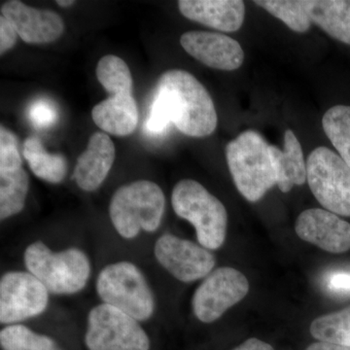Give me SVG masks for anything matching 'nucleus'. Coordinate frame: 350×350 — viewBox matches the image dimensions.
Returning <instances> with one entry per match:
<instances>
[{
    "label": "nucleus",
    "instance_id": "f257e3e1",
    "mask_svg": "<svg viewBox=\"0 0 350 350\" xmlns=\"http://www.w3.org/2000/svg\"><path fill=\"white\" fill-rule=\"evenodd\" d=\"M165 101L170 121L184 135L206 137L217 126V113L211 94L194 75L181 69L165 71L157 93Z\"/></svg>",
    "mask_w": 350,
    "mask_h": 350
},
{
    "label": "nucleus",
    "instance_id": "f03ea898",
    "mask_svg": "<svg viewBox=\"0 0 350 350\" xmlns=\"http://www.w3.org/2000/svg\"><path fill=\"white\" fill-rule=\"evenodd\" d=\"M226 158L239 192L251 202H258L276 185L269 144L257 131L248 130L226 146Z\"/></svg>",
    "mask_w": 350,
    "mask_h": 350
},
{
    "label": "nucleus",
    "instance_id": "7ed1b4c3",
    "mask_svg": "<svg viewBox=\"0 0 350 350\" xmlns=\"http://www.w3.org/2000/svg\"><path fill=\"white\" fill-rule=\"evenodd\" d=\"M165 198L154 182L138 180L122 186L110 202V219L124 239L135 238L140 231L155 232L165 213Z\"/></svg>",
    "mask_w": 350,
    "mask_h": 350
},
{
    "label": "nucleus",
    "instance_id": "20e7f679",
    "mask_svg": "<svg viewBox=\"0 0 350 350\" xmlns=\"http://www.w3.org/2000/svg\"><path fill=\"white\" fill-rule=\"evenodd\" d=\"M172 204L179 217L194 226L200 245L215 250L224 244L227 211L202 184L192 179L179 181L172 191Z\"/></svg>",
    "mask_w": 350,
    "mask_h": 350
},
{
    "label": "nucleus",
    "instance_id": "39448f33",
    "mask_svg": "<svg viewBox=\"0 0 350 350\" xmlns=\"http://www.w3.org/2000/svg\"><path fill=\"white\" fill-rule=\"evenodd\" d=\"M25 264L29 273L40 280L48 291L57 295L81 291L91 275L89 258L83 251L68 248L53 252L41 241L27 246Z\"/></svg>",
    "mask_w": 350,
    "mask_h": 350
},
{
    "label": "nucleus",
    "instance_id": "423d86ee",
    "mask_svg": "<svg viewBox=\"0 0 350 350\" xmlns=\"http://www.w3.org/2000/svg\"><path fill=\"white\" fill-rule=\"evenodd\" d=\"M96 291L103 304L145 321L155 308L153 293L144 273L131 262L108 265L98 275Z\"/></svg>",
    "mask_w": 350,
    "mask_h": 350
},
{
    "label": "nucleus",
    "instance_id": "0eeeda50",
    "mask_svg": "<svg viewBox=\"0 0 350 350\" xmlns=\"http://www.w3.org/2000/svg\"><path fill=\"white\" fill-rule=\"evenodd\" d=\"M306 181L327 211L350 217V167L331 149L319 146L306 161Z\"/></svg>",
    "mask_w": 350,
    "mask_h": 350
},
{
    "label": "nucleus",
    "instance_id": "6e6552de",
    "mask_svg": "<svg viewBox=\"0 0 350 350\" xmlns=\"http://www.w3.org/2000/svg\"><path fill=\"white\" fill-rule=\"evenodd\" d=\"M85 344L89 350L150 349V340L137 320L107 304L90 312Z\"/></svg>",
    "mask_w": 350,
    "mask_h": 350
},
{
    "label": "nucleus",
    "instance_id": "1a4fd4ad",
    "mask_svg": "<svg viewBox=\"0 0 350 350\" xmlns=\"http://www.w3.org/2000/svg\"><path fill=\"white\" fill-rule=\"evenodd\" d=\"M250 291V282L243 273L230 267L216 269L204 278L192 299L193 312L204 323L220 319Z\"/></svg>",
    "mask_w": 350,
    "mask_h": 350
},
{
    "label": "nucleus",
    "instance_id": "9d476101",
    "mask_svg": "<svg viewBox=\"0 0 350 350\" xmlns=\"http://www.w3.org/2000/svg\"><path fill=\"white\" fill-rule=\"evenodd\" d=\"M49 303V291L31 273L10 271L0 280V322L15 324L38 317Z\"/></svg>",
    "mask_w": 350,
    "mask_h": 350
},
{
    "label": "nucleus",
    "instance_id": "9b49d317",
    "mask_svg": "<svg viewBox=\"0 0 350 350\" xmlns=\"http://www.w3.org/2000/svg\"><path fill=\"white\" fill-rule=\"evenodd\" d=\"M154 254L159 264L182 282L206 278L215 266V257L204 246L165 234L158 239Z\"/></svg>",
    "mask_w": 350,
    "mask_h": 350
},
{
    "label": "nucleus",
    "instance_id": "f8f14e48",
    "mask_svg": "<svg viewBox=\"0 0 350 350\" xmlns=\"http://www.w3.org/2000/svg\"><path fill=\"white\" fill-rule=\"evenodd\" d=\"M295 231L301 241L314 244L327 252L350 250V224L337 214L321 208H310L297 218Z\"/></svg>",
    "mask_w": 350,
    "mask_h": 350
},
{
    "label": "nucleus",
    "instance_id": "ddd939ff",
    "mask_svg": "<svg viewBox=\"0 0 350 350\" xmlns=\"http://www.w3.org/2000/svg\"><path fill=\"white\" fill-rule=\"evenodd\" d=\"M180 44L190 56L208 68L232 71L243 64L244 52L241 44L225 34L189 31L182 34Z\"/></svg>",
    "mask_w": 350,
    "mask_h": 350
},
{
    "label": "nucleus",
    "instance_id": "4468645a",
    "mask_svg": "<svg viewBox=\"0 0 350 350\" xmlns=\"http://www.w3.org/2000/svg\"><path fill=\"white\" fill-rule=\"evenodd\" d=\"M1 16L11 23L18 36L29 44L54 42L64 31V21L57 14L32 8L18 0L2 4Z\"/></svg>",
    "mask_w": 350,
    "mask_h": 350
},
{
    "label": "nucleus",
    "instance_id": "2eb2a0df",
    "mask_svg": "<svg viewBox=\"0 0 350 350\" xmlns=\"http://www.w3.org/2000/svg\"><path fill=\"white\" fill-rule=\"evenodd\" d=\"M178 8L187 19L220 31H239L245 18L241 0H180Z\"/></svg>",
    "mask_w": 350,
    "mask_h": 350
},
{
    "label": "nucleus",
    "instance_id": "dca6fc26",
    "mask_svg": "<svg viewBox=\"0 0 350 350\" xmlns=\"http://www.w3.org/2000/svg\"><path fill=\"white\" fill-rule=\"evenodd\" d=\"M115 159V146L105 133L90 138L87 149L78 158L75 170L76 183L82 190L93 192L107 179Z\"/></svg>",
    "mask_w": 350,
    "mask_h": 350
},
{
    "label": "nucleus",
    "instance_id": "f3484780",
    "mask_svg": "<svg viewBox=\"0 0 350 350\" xmlns=\"http://www.w3.org/2000/svg\"><path fill=\"white\" fill-rule=\"evenodd\" d=\"M92 118L101 130L118 137H126L137 126V101L131 94L110 96L93 108Z\"/></svg>",
    "mask_w": 350,
    "mask_h": 350
},
{
    "label": "nucleus",
    "instance_id": "a211bd4d",
    "mask_svg": "<svg viewBox=\"0 0 350 350\" xmlns=\"http://www.w3.org/2000/svg\"><path fill=\"white\" fill-rule=\"evenodd\" d=\"M269 154L275 170L276 184L282 193L290 192L294 186L306 183V163L300 142L293 131H285L283 150L269 145Z\"/></svg>",
    "mask_w": 350,
    "mask_h": 350
},
{
    "label": "nucleus",
    "instance_id": "6ab92c4d",
    "mask_svg": "<svg viewBox=\"0 0 350 350\" xmlns=\"http://www.w3.org/2000/svg\"><path fill=\"white\" fill-rule=\"evenodd\" d=\"M310 19L331 38L350 45V0H305Z\"/></svg>",
    "mask_w": 350,
    "mask_h": 350
},
{
    "label": "nucleus",
    "instance_id": "aec40b11",
    "mask_svg": "<svg viewBox=\"0 0 350 350\" xmlns=\"http://www.w3.org/2000/svg\"><path fill=\"white\" fill-rule=\"evenodd\" d=\"M24 157L38 178L54 184L64 180L68 170L66 159L59 154L48 153L38 137H31L25 140Z\"/></svg>",
    "mask_w": 350,
    "mask_h": 350
},
{
    "label": "nucleus",
    "instance_id": "412c9836",
    "mask_svg": "<svg viewBox=\"0 0 350 350\" xmlns=\"http://www.w3.org/2000/svg\"><path fill=\"white\" fill-rule=\"evenodd\" d=\"M29 192V176L23 167L0 172V218L16 215L25 207Z\"/></svg>",
    "mask_w": 350,
    "mask_h": 350
},
{
    "label": "nucleus",
    "instance_id": "4be33fe9",
    "mask_svg": "<svg viewBox=\"0 0 350 350\" xmlns=\"http://www.w3.org/2000/svg\"><path fill=\"white\" fill-rule=\"evenodd\" d=\"M310 334L319 342L350 347V306L312 321Z\"/></svg>",
    "mask_w": 350,
    "mask_h": 350
},
{
    "label": "nucleus",
    "instance_id": "5701e85b",
    "mask_svg": "<svg viewBox=\"0 0 350 350\" xmlns=\"http://www.w3.org/2000/svg\"><path fill=\"white\" fill-rule=\"evenodd\" d=\"M324 133L340 158L350 167V107L336 105L322 119Z\"/></svg>",
    "mask_w": 350,
    "mask_h": 350
},
{
    "label": "nucleus",
    "instance_id": "b1692460",
    "mask_svg": "<svg viewBox=\"0 0 350 350\" xmlns=\"http://www.w3.org/2000/svg\"><path fill=\"white\" fill-rule=\"evenodd\" d=\"M96 77L111 96L131 94L133 77L128 64L121 57L113 55L101 57L96 66Z\"/></svg>",
    "mask_w": 350,
    "mask_h": 350
},
{
    "label": "nucleus",
    "instance_id": "393cba45",
    "mask_svg": "<svg viewBox=\"0 0 350 350\" xmlns=\"http://www.w3.org/2000/svg\"><path fill=\"white\" fill-rule=\"evenodd\" d=\"M254 3L282 21L293 31L304 33L310 29L312 21L306 12L305 0H256Z\"/></svg>",
    "mask_w": 350,
    "mask_h": 350
},
{
    "label": "nucleus",
    "instance_id": "a878e982",
    "mask_svg": "<svg viewBox=\"0 0 350 350\" xmlns=\"http://www.w3.org/2000/svg\"><path fill=\"white\" fill-rule=\"evenodd\" d=\"M0 345L3 350H62L53 338L19 324L0 332Z\"/></svg>",
    "mask_w": 350,
    "mask_h": 350
},
{
    "label": "nucleus",
    "instance_id": "bb28decb",
    "mask_svg": "<svg viewBox=\"0 0 350 350\" xmlns=\"http://www.w3.org/2000/svg\"><path fill=\"white\" fill-rule=\"evenodd\" d=\"M22 167L19 144L12 131L4 126L0 129V172H10Z\"/></svg>",
    "mask_w": 350,
    "mask_h": 350
},
{
    "label": "nucleus",
    "instance_id": "cd10ccee",
    "mask_svg": "<svg viewBox=\"0 0 350 350\" xmlns=\"http://www.w3.org/2000/svg\"><path fill=\"white\" fill-rule=\"evenodd\" d=\"M27 118L39 130L49 129L59 119V109L56 103L49 98H40L32 101L27 109Z\"/></svg>",
    "mask_w": 350,
    "mask_h": 350
},
{
    "label": "nucleus",
    "instance_id": "c85d7f7f",
    "mask_svg": "<svg viewBox=\"0 0 350 350\" xmlns=\"http://www.w3.org/2000/svg\"><path fill=\"white\" fill-rule=\"evenodd\" d=\"M172 121H170L169 110L163 98L156 94L152 103L150 112L147 118L145 129L151 135H161L167 130Z\"/></svg>",
    "mask_w": 350,
    "mask_h": 350
},
{
    "label": "nucleus",
    "instance_id": "c756f323",
    "mask_svg": "<svg viewBox=\"0 0 350 350\" xmlns=\"http://www.w3.org/2000/svg\"><path fill=\"white\" fill-rule=\"evenodd\" d=\"M17 31L11 23L4 17H0V54L3 55L16 44Z\"/></svg>",
    "mask_w": 350,
    "mask_h": 350
},
{
    "label": "nucleus",
    "instance_id": "7c9ffc66",
    "mask_svg": "<svg viewBox=\"0 0 350 350\" xmlns=\"http://www.w3.org/2000/svg\"><path fill=\"white\" fill-rule=\"evenodd\" d=\"M327 285L334 292H350L349 271H336L331 273L327 280Z\"/></svg>",
    "mask_w": 350,
    "mask_h": 350
},
{
    "label": "nucleus",
    "instance_id": "2f4dec72",
    "mask_svg": "<svg viewBox=\"0 0 350 350\" xmlns=\"http://www.w3.org/2000/svg\"><path fill=\"white\" fill-rule=\"evenodd\" d=\"M232 350H275V349L264 340L252 338L245 340L243 344Z\"/></svg>",
    "mask_w": 350,
    "mask_h": 350
},
{
    "label": "nucleus",
    "instance_id": "473e14b6",
    "mask_svg": "<svg viewBox=\"0 0 350 350\" xmlns=\"http://www.w3.org/2000/svg\"><path fill=\"white\" fill-rule=\"evenodd\" d=\"M306 350H350L349 347H340V345L329 344V342H319L310 345Z\"/></svg>",
    "mask_w": 350,
    "mask_h": 350
},
{
    "label": "nucleus",
    "instance_id": "72a5a7b5",
    "mask_svg": "<svg viewBox=\"0 0 350 350\" xmlns=\"http://www.w3.org/2000/svg\"><path fill=\"white\" fill-rule=\"evenodd\" d=\"M57 3L62 7H68L73 5L75 1H73V0H59V1H57Z\"/></svg>",
    "mask_w": 350,
    "mask_h": 350
}]
</instances>
